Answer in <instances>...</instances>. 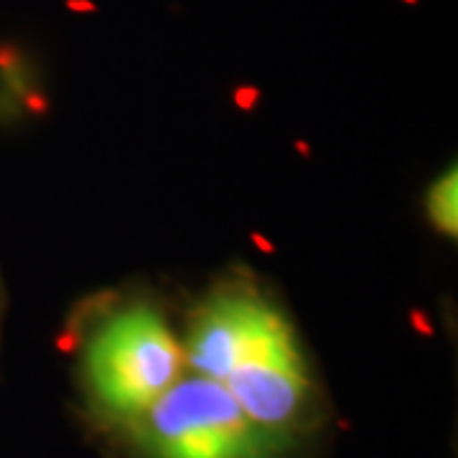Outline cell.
Wrapping results in <instances>:
<instances>
[{"label": "cell", "instance_id": "6da1fadb", "mask_svg": "<svg viewBox=\"0 0 458 458\" xmlns=\"http://www.w3.org/2000/svg\"><path fill=\"white\" fill-rule=\"evenodd\" d=\"M186 375V357L158 309L113 313L84 349V377L102 408L135 420Z\"/></svg>", "mask_w": 458, "mask_h": 458}, {"label": "cell", "instance_id": "7a4b0ae2", "mask_svg": "<svg viewBox=\"0 0 458 458\" xmlns=\"http://www.w3.org/2000/svg\"><path fill=\"white\" fill-rule=\"evenodd\" d=\"M153 458H267L270 436L247 418L219 379L183 375L135 418Z\"/></svg>", "mask_w": 458, "mask_h": 458}, {"label": "cell", "instance_id": "3957f363", "mask_svg": "<svg viewBox=\"0 0 458 458\" xmlns=\"http://www.w3.org/2000/svg\"><path fill=\"white\" fill-rule=\"evenodd\" d=\"M288 328L278 309L258 295L245 291L216 295L199 309L181 342L186 372L222 382L237 364L276 342Z\"/></svg>", "mask_w": 458, "mask_h": 458}, {"label": "cell", "instance_id": "5b68a950", "mask_svg": "<svg viewBox=\"0 0 458 458\" xmlns=\"http://www.w3.org/2000/svg\"><path fill=\"white\" fill-rule=\"evenodd\" d=\"M428 216L445 237H458V168H445L428 189Z\"/></svg>", "mask_w": 458, "mask_h": 458}, {"label": "cell", "instance_id": "277c9868", "mask_svg": "<svg viewBox=\"0 0 458 458\" xmlns=\"http://www.w3.org/2000/svg\"><path fill=\"white\" fill-rule=\"evenodd\" d=\"M222 385L247 418L267 436L291 426L309 393L306 361L293 331L288 328L276 342L237 364Z\"/></svg>", "mask_w": 458, "mask_h": 458}]
</instances>
